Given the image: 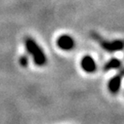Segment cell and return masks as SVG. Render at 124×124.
I'll use <instances>...</instances> for the list:
<instances>
[{"mask_svg":"<svg viewBox=\"0 0 124 124\" xmlns=\"http://www.w3.org/2000/svg\"><path fill=\"white\" fill-rule=\"evenodd\" d=\"M120 66H121L120 60H119L118 58H111L105 63V65L103 67V70L105 72L109 71V70H113V69H119Z\"/></svg>","mask_w":124,"mask_h":124,"instance_id":"obj_6","label":"cell"},{"mask_svg":"<svg viewBox=\"0 0 124 124\" xmlns=\"http://www.w3.org/2000/svg\"><path fill=\"white\" fill-rule=\"evenodd\" d=\"M18 62H19V64L22 67H27L28 64H29V58L27 57L26 55H21L19 60H18Z\"/></svg>","mask_w":124,"mask_h":124,"instance_id":"obj_7","label":"cell"},{"mask_svg":"<svg viewBox=\"0 0 124 124\" xmlns=\"http://www.w3.org/2000/svg\"><path fill=\"white\" fill-rule=\"evenodd\" d=\"M100 45L104 50H106L108 53H114L118 51H121L124 49V40H115L108 41V40H100Z\"/></svg>","mask_w":124,"mask_h":124,"instance_id":"obj_4","label":"cell"},{"mask_svg":"<svg viewBox=\"0 0 124 124\" xmlns=\"http://www.w3.org/2000/svg\"><path fill=\"white\" fill-rule=\"evenodd\" d=\"M25 47L27 51L31 55L33 62L37 66H44L47 62V57L43 50L40 48L39 44L31 37L25 38Z\"/></svg>","mask_w":124,"mask_h":124,"instance_id":"obj_1","label":"cell"},{"mask_svg":"<svg viewBox=\"0 0 124 124\" xmlns=\"http://www.w3.org/2000/svg\"><path fill=\"white\" fill-rule=\"evenodd\" d=\"M124 76V69L120 72V74L114 75L113 77H111L108 83V91L110 92L112 95H116L119 93L121 86V82H122V78Z\"/></svg>","mask_w":124,"mask_h":124,"instance_id":"obj_3","label":"cell"},{"mask_svg":"<svg viewBox=\"0 0 124 124\" xmlns=\"http://www.w3.org/2000/svg\"><path fill=\"white\" fill-rule=\"evenodd\" d=\"M56 44L57 46L62 51H71L75 48V41L74 38L71 37L70 35L67 34H63L61 35L56 40Z\"/></svg>","mask_w":124,"mask_h":124,"instance_id":"obj_2","label":"cell"},{"mask_svg":"<svg viewBox=\"0 0 124 124\" xmlns=\"http://www.w3.org/2000/svg\"><path fill=\"white\" fill-rule=\"evenodd\" d=\"M81 67L87 74H93L97 71V63L90 55H85L82 58Z\"/></svg>","mask_w":124,"mask_h":124,"instance_id":"obj_5","label":"cell"}]
</instances>
